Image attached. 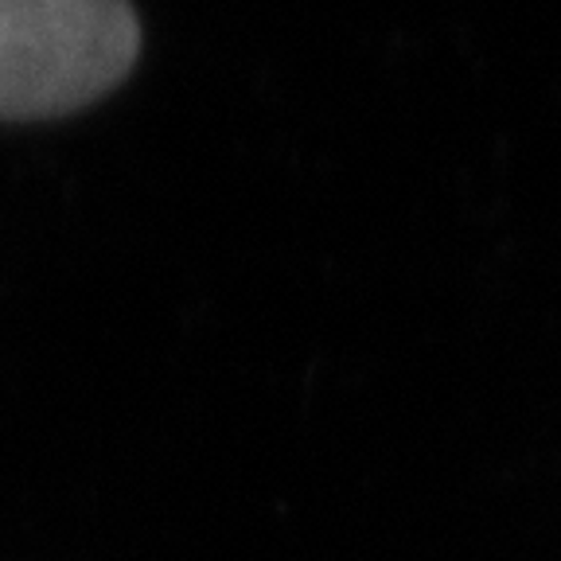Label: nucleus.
I'll return each mask as SVG.
<instances>
[{
  "mask_svg": "<svg viewBox=\"0 0 561 561\" xmlns=\"http://www.w3.org/2000/svg\"><path fill=\"white\" fill-rule=\"evenodd\" d=\"M137 55L129 0H0V122L79 114L129 79Z\"/></svg>",
  "mask_w": 561,
  "mask_h": 561,
  "instance_id": "obj_1",
  "label": "nucleus"
}]
</instances>
